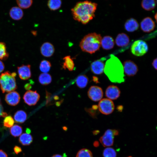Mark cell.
I'll return each mask as SVG.
<instances>
[{
  "label": "cell",
  "instance_id": "4fadbf2b",
  "mask_svg": "<svg viewBox=\"0 0 157 157\" xmlns=\"http://www.w3.org/2000/svg\"><path fill=\"white\" fill-rule=\"evenodd\" d=\"M120 93L119 88L117 86L113 85L109 86L105 91L106 96L111 100L117 99L120 96Z\"/></svg>",
  "mask_w": 157,
  "mask_h": 157
},
{
  "label": "cell",
  "instance_id": "d6986e66",
  "mask_svg": "<svg viewBox=\"0 0 157 157\" xmlns=\"http://www.w3.org/2000/svg\"><path fill=\"white\" fill-rule=\"evenodd\" d=\"M9 14L10 17L15 20L21 19L24 15L22 10L19 7L17 6L12 7L9 11Z\"/></svg>",
  "mask_w": 157,
  "mask_h": 157
},
{
  "label": "cell",
  "instance_id": "60d3db41",
  "mask_svg": "<svg viewBox=\"0 0 157 157\" xmlns=\"http://www.w3.org/2000/svg\"><path fill=\"white\" fill-rule=\"evenodd\" d=\"M92 80L94 82L96 83H99L98 78L95 76H93L92 77Z\"/></svg>",
  "mask_w": 157,
  "mask_h": 157
},
{
  "label": "cell",
  "instance_id": "2e32d148",
  "mask_svg": "<svg viewBox=\"0 0 157 157\" xmlns=\"http://www.w3.org/2000/svg\"><path fill=\"white\" fill-rule=\"evenodd\" d=\"M41 54L45 57H50L53 55L55 51L53 45L49 42H45L41 46L40 49Z\"/></svg>",
  "mask_w": 157,
  "mask_h": 157
},
{
  "label": "cell",
  "instance_id": "ab89813d",
  "mask_svg": "<svg viewBox=\"0 0 157 157\" xmlns=\"http://www.w3.org/2000/svg\"><path fill=\"white\" fill-rule=\"evenodd\" d=\"M157 58H156L154 59L152 63V65L153 67L156 70H157Z\"/></svg>",
  "mask_w": 157,
  "mask_h": 157
},
{
  "label": "cell",
  "instance_id": "ac0fdd59",
  "mask_svg": "<svg viewBox=\"0 0 157 157\" xmlns=\"http://www.w3.org/2000/svg\"><path fill=\"white\" fill-rule=\"evenodd\" d=\"M139 25L137 20L133 18H130L126 20L124 24L125 30L128 32H131L137 30Z\"/></svg>",
  "mask_w": 157,
  "mask_h": 157
},
{
  "label": "cell",
  "instance_id": "f6af8a7d",
  "mask_svg": "<svg viewBox=\"0 0 157 157\" xmlns=\"http://www.w3.org/2000/svg\"><path fill=\"white\" fill-rule=\"evenodd\" d=\"M99 132V131H98L97 130V131H93V133L94 135H96L97 134H98Z\"/></svg>",
  "mask_w": 157,
  "mask_h": 157
},
{
  "label": "cell",
  "instance_id": "cb8c5ba5",
  "mask_svg": "<svg viewBox=\"0 0 157 157\" xmlns=\"http://www.w3.org/2000/svg\"><path fill=\"white\" fill-rule=\"evenodd\" d=\"M156 1L154 0H144L141 2V6L143 9L147 11L154 9L156 5Z\"/></svg>",
  "mask_w": 157,
  "mask_h": 157
},
{
  "label": "cell",
  "instance_id": "d4e9b609",
  "mask_svg": "<svg viewBox=\"0 0 157 157\" xmlns=\"http://www.w3.org/2000/svg\"><path fill=\"white\" fill-rule=\"evenodd\" d=\"M88 81V78L85 75H81L79 76L76 79V83L80 88H83L87 85Z\"/></svg>",
  "mask_w": 157,
  "mask_h": 157
},
{
  "label": "cell",
  "instance_id": "603a6c76",
  "mask_svg": "<svg viewBox=\"0 0 157 157\" xmlns=\"http://www.w3.org/2000/svg\"><path fill=\"white\" fill-rule=\"evenodd\" d=\"M63 62L62 67L65 69H67L70 71H72L74 68V64L72 59L69 56L65 57L63 59Z\"/></svg>",
  "mask_w": 157,
  "mask_h": 157
},
{
  "label": "cell",
  "instance_id": "277c9868",
  "mask_svg": "<svg viewBox=\"0 0 157 157\" xmlns=\"http://www.w3.org/2000/svg\"><path fill=\"white\" fill-rule=\"evenodd\" d=\"M15 72L12 73L6 71L0 76V87L3 93L10 92L15 90L17 88L15 77Z\"/></svg>",
  "mask_w": 157,
  "mask_h": 157
},
{
  "label": "cell",
  "instance_id": "5b68a950",
  "mask_svg": "<svg viewBox=\"0 0 157 157\" xmlns=\"http://www.w3.org/2000/svg\"><path fill=\"white\" fill-rule=\"evenodd\" d=\"M148 47L145 41L142 40L135 41L132 44L131 51L133 55L137 56H141L148 51Z\"/></svg>",
  "mask_w": 157,
  "mask_h": 157
},
{
  "label": "cell",
  "instance_id": "681fc988",
  "mask_svg": "<svg viewBox=\"0 0 157 157\" xmlns=\"http://www.w3.org/2000/svg\"><path fill=\"white\" fill-rule=\"evenodd\" d=\"M132 157L131 156H129V157Z\"/></svg>",
  "mask_w": 157,
  "mask_h": 157
},
{
  "label": "cell",
  "instance_id": "bcb514c9",
  "mask_svg": "<svg viewBox=\"0 0 157 157\" xmlns=\"http://www.w3.org/2000/svg\"><path fill=\"white\" fill-rule=\"evenodd\" d=\"M26 132L27 133L29 134L31 132V130L29 129H26Z\"/></svg>",
  "mask_w": 157,
  "mask_h": 157
},
{
  "label": "cell",
  "instance_id": "7c38bea8",
  "mask_svg": "<svg viewBox=\"0 0 157 157\" xmlns=\"http://www.w3.org/2000/svg\"><path fill=\"white\" fill-rule=\"evenodd\" d=\"M141 30L144 32L149 33L153 31L155 27L154 21L149 17H147L142 19L140 23Z\"/></svg>",
  "mask_w": 157,
  "mask_h": 157
},
{
  "label": "cell",
  "instance_id": "7a4b0ae2",
  "mask_svg": "<svg viewBox=\"0 0 157 157\" xmlns=\"http://www.w3.org/2000/svg\"><path fill=\"white\" fill-rule=\"evenodd\" d=\"M104 72L110 81L120 83L125 81L123 65L120 60L113 54L106 62Z\"/></svg>",
  "mask_w": 157,
  "mask_h": 157
},
{
  "label": "cell",
  "instance_id": "ba28073f",
  "mask_svg": "<svg viewBox=\"0 0 157 157\" xmlns=\"http://www.w3.org/2000/svg\"><path fill=\"white\" fill-rule=\"evenodd\" d=\"M40 96L36 91L28 90L23 97L24 102L30 106L35 105L38 101Z\"/></svg>",
  "mask_w": 157,
  "mask_h": 157
},
{
  "label": "cell",
  "instance_id": "4dcf8cb0",
  "mask_svg": "<svg viewBox=\"0 0 157 157\" xmlns=\"http://www.w3.org/2000/svg\"><path fill=\"white\" fill-rule=\"evenodd\" d=\"M16 2L21 8L27 9L32 5L33 1L32 0H18L16 1Z\"/></svg>",
  "mask_w": 157,
  "mask_h": 157
},
{
  "label": "cell",
  "instance_id": "b9f144b4",
  "mask_svg": "<svg viewBox=\"0 0 157 157\" xmlns=\"http://www.w3.org/2000/svg\"><path fill=\"white\" fill-rule=\"evenodd\" d=\"M24 87L25 89L29 90L31 88V86L29 83H27L25 85Z\"/></svg>",
  "mask_w": 157,
  "mask_h": 157
},
{
  "label": "cell",
  "instance_id": "8fae6325",
  "mask_svg": "<svg viewBox=\"0 0 157 157\" xmlns=\"http://www.w3.org/2000/svg\"><path fill=\"white\" fill-rule=\"evenodd\" d=\"M106 60L105 58L103 57L93 62L90 65L91 71L96 74H102L104 72L105 65L104 61Z\"/></svg>",
  "mask_w": 157,
  "mask_h": 157
},
{
  "label": "cell",
  "instance_id": "52a82bcc",
  "mask_svg": "<svg viewBox=\"0 0 157 157\" xmlns=\"http://www.w3.org/2000/svg\"><path fill=\"white\" fill-rule=\"evenodd\" d=\"M98 107L99 111L102 114L105 115L111 113L115 108L113 102L107 98L101 99L98 104Z\"/></svg>",
  "mask_w": 157,
  "mask_h": 157
},
{
  "label": "cell",
  "instance_id": "8992f818",
  "mask_svg": "<svg viewBox=\"0 0 157 157\" xmlns=\"http://www.w3.org/2000/svg\"><path fill=\"white\" fill-rule=\"evenodd\" d=\"M118 134L119 132L117 130L108 129L100 138L99 141L104 147L112 146L113 144L115 136L117 135Z\"/></svg>",
  "mask_w": 157,
  "mask_h": 157
},
{
  "label": "cell",
  "instance_id": "f907efd6",
  "mask_svg": "<svg viewBox=\"0 0 157 157\" xmlns=\"http://www.w3.org/2000/svg\"></svg>",
  "mask_w": 157,
  "mask_h": 157
},
{
  "label": "cell",
  "instance_id": "d590c367",
  "mask_svg": "<svg viewBox=\"0 0 157 157\" xmlns=\"http://www.w3.org/2000/svg\"><path fill=\"white\" fill-rule=\"evenodd\" d=\"M7 116L6 113L3 111V107L1 104H0V117H6Z\"/></svg>",
  "mask_w": 157,
  "mask_h": 157
},
{
  "label": "cell",
  "instance_id": "8d00e7d4",
  "mask_svg": "<svg viewBox=\"0 0 157 157\" xmlns=\"http://www.w3.org/2000/svg\"><path fill=\"white\" fill-rule=\"evenodd\" d=\"M13 150L14 152L17 154H18L22 151L21 148L17 146H15L14 147Z\"/></svg>",
  "mask_w": 157,
  "mask_h": 157
},
{
  "label": "cell",
  "instance_id": "ee69618b",
  "mask_svg": "<svg viewBox=\"0 0 157 157\" xmlns=\"http://www.w3.org/2000/svg\"><path fill=\"white\" fill-rule=\"evenodd\" d=\"M51 157H63L60 154H54Z\"/></svg>",
  "mask_w": 157,
  "mask_h": 157
},
{
  "label": "cell",
  "instance_id": "d6a6232c",
  "mask_svg": "<svg viewBox=\"0 0 157 157\" xmlns=\"http://www.w3.org/2000/svg\"><path fill=\"white\" fill-rule=\"evenodd\" d=\"M103 157H116L117 154L115 149L111 147H107L104 150Z\"/></svg>",
  "mask_w": 157,
  "mask_h": 157
},
{
  "label": "cell",
  "instance_id": "e575fe53",
  "mask_svg": "<svg viewBox=\"0 0 157 157\" xmlns=\"http://www.w3.org/2000/svg\"><path fill=\"white\" fill-rule=\"evenodd\" d=\"M85 110L93 117H94L96 116L97 114L96 110H94L92 108H85Z\"/></svg>",
  "mask_w": 157,
  "mask_h": 157
},
{
  "label": "cell",
  "instance_id": "30bf717a",
  "mask_svg": "<svg viewBox=\"0 0 157 157\" xmlns=\"http://www.w3.org/2000/svg\"><path fill=\"white\" fill-rule=\"evenodd\" d=\"M123 65L124 72L128 76H134L138 70L137 65L131 60L125 61L124 62Z\"/></svg>",
  "mask_w": 157,
  "mask_h": 157
},
{
  "label": "cell",
  "instance_id": "836d02e7",
  "mask_svg": "<svg viewBox=\"0 0 157 157\" xmlns=\"http://www.w3.org/2000/svg\"><path fill=\"white\" fill-rule=\"evenodd\" d=\"M14 123V121L13 117L10 115L5 117L3 120V126L7 128L12 127Z\"/></svg>",
  "mask_w": 157,
  "mask_h": 157
},
{
  "label": "cell",
  "instance_id": "83f0119b",
  "mask_svg": "<svg viewBox=\"0 0 157 157\" xmlns=\"http://www.w3.org/2000/svg\"><path fill=\"white\" fill-rule=\"evenodd\" d=\"M62 1L60 0H50L48 1L47 5L51 10H55L58 9L61 6Z\"/></svg>",
  "mask_w": 157,
  "mask_h": 157
},
{
  "label": "cell",
  "instance_id": "3957f363",
  "mask_svg": "<svg viewBox=\"0 0 157 157\" xmlns=\"http://www.w3.org/2000/svg\"><path fill=\"white\" fill-rule=\"evenodd\" d=\"M101 39L99 34L95 33H89L82 39L79 46L83 51L92 54L99 49Z\"/></svg>",
  "mask_w": 157,
  "mask_h": 157
},
{
  "label": "cell",
  "instance_id": "7dc6e473",
  "mask_svg": "<svg viewBox=\"0 0 157 157\" xmlns=\"http://www.w3.org/2000/svg\"><path fill=\"white\" fill-rule=\"evenodd\" d=\"M63 130L64 131H66L67 129V127L65 126H64L63 127Z\"/></svg>",
  "mask_w": 157,
  "mask_h": 157
},
{
  "label": "cell",
  "instance_id": "f546056e",
  "mask_svg": "<svg viewBox=\"0 0 157 157\" xmlns=\"http://www.w3.org/2000/svg\"><path fill=\"white\" fill-rule=\"evenodd\" d=\"M8 56L6 44L4 42H0V59L6 60L8 58Z\"/></svg>",
  "mask_w": 157,
  "mask_h": 157
},
{
  "label": "cell",
  "instance_id": "5bb4252c",
  "mask_svg": "<svg viewBox=\"0 0 157 157\" xmlns=\"http://www.w3.org/2000/svg\"><path fill=\"white\" fill-rule=\"evenodd\" d=\"M19 94L17 92L12 91L7 94L5 97V100L8 105L15 106L17 105L20 101Z\"/></svg>",
  "mask_w": 157,
  "mask_h": 157
},
{
  "label": "cell",
  "instance_id": "e0dca14e",
  "mask_svg": "<svg viewBox=\"0 0 157 157\" xmlns=\"http://www.w3.org/2000/svg\"><path fill=\"white\" fill-rule=\"evenodd\" d=\"M130 42L128 36L124 33L119 34L115 39L116 45L119 47H124L127 46Z\"/></svg>",
  "mask_w": 157,
  "mask_h": 157
},
{
  "label": "cell",
  "instance_id": "f1b7e54d",
  "mask_svg": "<svg viewBox=\"0 0 157 157\" xmlns=\"http://www.w3.org/2000/svg\"><path fill=\"white\" fill-rule=\"evenodd\" d=\"M51 66V63L49 61L43 60L40 62L39 68L41 71L43 73H47L49 71Z\"/></svg>",
  "mask_w": 157,
  "mask_h": 157
},
{
  "label": "cell",
  "instance_id": "7402d4cb",
  "mask_svg": "<svg viewBox=\"0 0 157 157\" xmlns=\"http://www.w3.org/2000/svg\"><path fill=\"white\" fill-rule=\"evenodd\" d=\"M33 138L32 136L29 134L23 133L19 137V143L24 146L30 145L32 142Z\"/></svg>",
  "mask_w": 157,
  "mask_h": 157
},
{
  "label": "cell",
  "instance_id": "1f68e13d",
  "mask_svg": "<svg viewBox=\"0 0 157 157\" xmlns=\"http://www.w3.org/2000/svg\"><path fill=\"white\" fill-rule=\"evenodd\" d=\"M76 157H93V155L90 150L84 148L80 149L78 151Z\"/></svg>",
  "mask_w": 157,
  "mask_h": 157
},
{
  "label": "cell",
  "instance_id": "ffe728a7",
  "mask_svg": "<svg viewBox=\"0 0 157 157\" xmlns=\"http://www.w3.org/2000/svg\"><path fill=\"white\" fill-rule=\"evenodd\" d=\"M114 41L113 38L109 36H105L102 38L101 45L102 48L105 50H110L114 47Z\"/></svg>",
  "mask_w": 157,
  "mask_h": 157
},
{
  "label": "cell",
  "instance_id": "9a60e30c",
  "mask_svg": "<svg viewBox=\"0 0 157 157\" xmlns=\"http://www.w3.org/2000/svg\"><path fill=\"white\" fill-rule=\"evenodd\" d=\"M17 71L19 78L22 80H26L31 76V65H22L17 67Z\"/></svg>",
  "mask_w": 157,
  "mask_h": 157
},
{
  "label": "cell",
  "instance_id": "74e56055",
  "mask_svg": "<svg viewBox=\"0 0 157 157\" xmlns=\"http://www.w3.org/2000/svg\"><path fill=\"white\" fill-rule=\"evenodd\" d=\"M0 157H8V155L5 152L0 149Z\"/></svg>",
  "mask_w": 157,
  "mask_h": 157
},
{
  "label": "cell",
  "instance_id": "c3c4849f",
  "mask_svg": "<svg viewBox=\"0 0 157 157\" xmlns=\"http://www.w3.org/2000/svg\"><path fill=\"white\" fill-rule=\"evenodd\" d=\"M157 13H156L155 15V16H154V18H155V19H156V22L157 21Z\"/></svg>",
  "mask_w": 157,
  "mask_h": 157
},
{
  "label": "cell",
  "instance_id": "9c48e42d",
  "mask_svg": "<svg viewBox=\"0 0 157 157\" xmlns=\"http://www.w3.org/2000/svg\"><path fill=\"white\" fill-rule=\"evenodd\" d=\"M88 95L91 100L94 101H97L100 100L103 97V92L102 88L100 87L92 86L89 89Z\"/></svg>",
  "mask_w": 157,
  "mask_h": 157
},
{
  "label": "cell",
  "instance_id": "6da1fadb",
  "mask_svg": "<svg viewBox=\"0 0 157 157\" xmlns=\"http://www.w3.org/2000/svg\"><path fill=\"white\" fill-rule=\"evenodd\" d=\"M97 3L86 1L76 3L71 9L73 18L83 24L88 23L95 16Z\"/></svg>",
  "mask_w": 157,
  "mask_h": 157
},
{
  "label": "cell",
  "instance_id": "484cf974",
  "mask_svg": "<svg viewBox=\"0 0 157 157\" xmlns=\"http://www.w3.org/2000/svg\"><path fill=\"white\" fill-rule=\"evenodd\" d=\"M38 80L40 83L43 85L50 84L52 81L51 76L47 73H42L39 76Z\"/></svg>",
  "mask_w": 157,
  "mask_h": 157
},
{
  "label": "cell",
  "instance_id": "4316f807",
  "mask_svg": "<svg viewBox=\"0 0 157 157\" xmlns=\"http://www.w3.org/2000/svg\"><path fill=\"white\" fill-rule=\"evenodd\" d=\"M10 132L12 135L16 137L21 135L22 132V127L19 125L15 124L10 129Z\"/></svg>",
  "mask_w": 157,
  "mask_h": 157
},
{
  "label": "cell",
  "instance_id": "f35d334b",
  "mask_svg": "<svg viewBox=\"0 0 157 157\" xmlns=\"http://www.w3.org/2000/svg\"><path fill=\"white\" fill-rule=\"evenodd\" d=\"M4 65L3 63L0 60V73L4 70Z\"/></svg>",
  "mask_w": 157,
  "mask_h": 157
},
{
  "label": "cell",
  "instance_id": "7bdbcfd3",
  "mask_svg": "<svg viewBox=\"0 0 157 157\" xmlns=\"http://www.w3.org/2000/svg\"><path fill=\"white\" fill-rule=\"evenodd\" d=\"M93 145L95 147H97L99 145V143L97 141H95L93 143Z\"/></svg>",
  "mask_w": 157,
  "mask_h": 157
},
{
  "label": "cell",
  "instance_id": "44dd1931",
  "mask_svg": "<svg viewBox=\"0 0 157 157\" xmlns=\"http://www.w3.org/2000/svg\"><path fill=\"white\" fill-rule=\"evenodd\" d=\"M27 117L26 113L23 110L17 111L14 116L15 122L17 123L20 124L24 123L26 120Z\"/></svg>",
  "mask_w": 157,
  "mask_h": 157
}]
</instances>
